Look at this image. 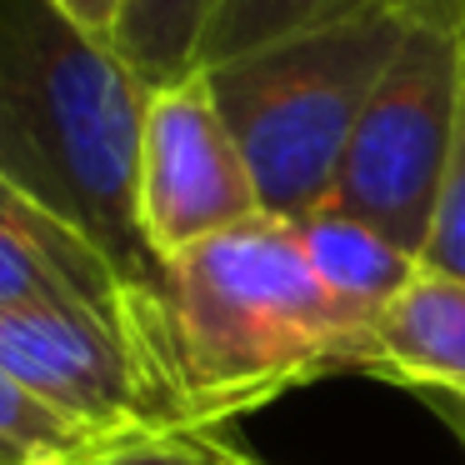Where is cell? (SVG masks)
Here are the masks:
<instances>
[{
    "label": "cell",
    "instance_id": "cell-1",
    "mask_svg": "<svg viewBox=\"0 0 465 465\" xmlns=\"http://www.w3.org/2000/svg\"><path fill=\"white\" fill-rule=\"evenodd\" d=\"M151 91L55 0H0V181L85 231L131 281L165 291L135 215Z\"/></svg>",
    "mask_w": 465,
    "mask_h": 465
},
{
    "label": "cell",
    "instance_id": "cell-2",
    "mask_svg": "<svg viewBox=\"0 0 465 465\" xmlns=\"http://www.w3.org/2000/svg\"><path fill=\"white\" fill-rule=\"evenodd\" d=\"M161 295L195 430L325 375H371V321L315 281L295 221L255 215L175 255Z\"/></svg>",
    "mask_w": 465,
    "mask_h": 465
},
{
    "label": "cell",
    "instance_id": "cell-3",
    "mask_svg": "<svg viewBox=\"0 0 465 465\" xmlns=\"http://www.w3.org/2000/svg\"><path fill=\"white\" fill-rule=\"evenodd\" d=\"M415 15L420 0H391L331 31L295 35L205 71L265 215L301 225L335 201L351 135Z\"/></svg>",
    "mask_w": 465,
    "mask_h": 465
},
{
    "label": "cell",
    "instance_id": "cell-4",
    "mask_svg": "<svg viewBox=\"0 0 465 465\" xmlns=\"http://www.w3.org/2000/svg\"><path fill=\"white\" fill-rule=\"evenodd\" d=\"M465 101V0H420L385 81L351 135L335 211L375 225L420 261Z\"/></svg>",
    "mask_w": 465,
    "mask_h": 465
},
{
    "label": "cell",
    "instance_id": "cell-5",
    "mask_svg": "<svg viewBox=\"0 0 465 465\" xmlns=\"http://www.w3.org/2000/svg\"><path fill=\"white\" fill-rule=\"evenodd\" d=\"M0 371L95 445L195 430L171 335L91 311H0Z\"/></svg>",
    "mask_w": 465,
    "mask_h": 465
},
{
    "label": "cell",
    "instance_id": "cell-6",
    "mask_svg": "<svg viewBox=\"0 0 465 465\" xmlns=\"http://www.w3.org/2000/svg\"><path fill=\"white\" fill-rule=\"evenodd\" d=\"M135 215L161 271L175 255L265 215L255 175L211 95L205 71L151 91L135 175Z\"/></svg>",
    "mask_w": 465,
    "mask_h": 465
},
{
    "label": "cell",
    "instance_id": "cell-7",
    "mask_svg": "<svg viewBox=\"0 0 465 465\" xmlns=\"http://www.w3.org/2000/svg\"><path fill=\"white\" fill-rule=\"evenodd\" d=\"M0 311H91L171 335L165 295L131 281L71 221L0 181Z\"/></svg>",
    "mask_w": 465,
    "mask_h": 465
},
{
    "label": "cell",
    "instance_id": "cell-8",
    "mask_svg": "<svg viewBox=\"0 0 465 465\" xmlns=\"http://www.w3.org/2000/svg\"><path fill=\"white\" fill-rule=\"evenodd\" d=\"M371 375L415 395H465V281L415 275L371 325Z\"/></svg>",
    "mask_w": 465,
    "mask_h": 465
},
{
    "label": "cell",
    "instance_id": "cell-9",
    "mask_svg": "<svg viewBox=\"0 0 465 465\" xmlns=\"http://www.w3.org/2000/svg\"><path fill=\"white\" fill-rule=\"evenodd\" d=\"M295 231H301V245H305V261H311L315 281H321L345 311H355L371 325H375V315L420 275V261H415L411 251H401L391 235H381L375 225L335 211V205L315 211L311 221H301Z\"/></svg>",
    "mask_w": 465,
    "mask_h": 465
},
{
    "label": "cell",
    "instance_id": "cell-10",
    "mask_svg": "<svg viewBox=\"0 0 465 465\" xmlns=\"http://www.w3.org/2000/svg\"><path fill=\"white\" fill-rule=\"evenodd\" d=\"M375 5H391V0H215L211 25L201 35L195 71L231 65L241 55L265 51V45L295 41V35L331 31V25L355 21Z\"/></svg>",
    "mask_w": 465,
    "mask_h": 465
},
{
    "label": "cell",
    "instance_id": "cell-11",
    "mask_svg": "<svg viewBox=\"0 0 465 465\" xmlns=\"http://www.w3.org/2000/svg\"><path fill=\"white\" fill-rule=\"evenodd\" d=\"M215 0H125L115 51L135 65L151 85H171L195 75L201 35L211 25Z\"/></svg>",
    "mask_w": 465,
    "mask_h": 465
},
{
    "label": "cell",
    "instance_id": "cell-12",
    "mask_svg": "<svg viewBox=\"0 0 465 465\" xmlns=\"http://www.w3.org/2000/svg\"><path fill=\"white\" fill-rule=\"evenodd\" d=\"M95 440L55 405L0 371V465H75Z\"/></svg>",
    "mask_w": 465,
    "mask_h": 465
},
{
    "label": "cell",
    "instance_id": "cell-13",
    "mask_svg": "<svg viewBox=\"0 0 465 465\" xmlns=\"http://www.w3.org/2000/svg\"><path fill=\"white\" fill-rule=\"evenodd\" d=\"M75 465H255V455L231 445L221 430H171V435L95 445Z\"/></svg>",
    "mask_w": 465,
    "mask_h": 465
},
{
    "label": "cell",
    "instance_id": "cell-14",
    "mask_svg": "<svg viewBox=\"0 0 465 465\" xmlns=\"http://www.w3.org/2000/svg\"><path fill=\"white\" fill-rule=\"evenodd\" d=\"M420 271L465 281V101H460L450 165H445V181H440V201H435V215H430V235H425V251H420Z\"/></svg>",
    "mask_w": 465,
    "mask_h": 465
},
{
    "label": "cell",
    "instance_id": "cell-15",
    "mask_svg": "<svg viewBox=\"0 0 465 465\" xmlns=\"http://www.w3.org/2000/svg\"><path fill=\"white\" fill-rule=\"evenodd\" d=\"M55 5H61L81 31L101 35V41H115L121 15H125V0H55Z\"/></svg>",
    "mask_w": 465,
    "mask_h": 465
},
{
    "label": "cell",
    "instance_id": "cell-16",
    "mask_svg": "<svg viewBox=\"0 0 465 465\" xmlns=\"http://www.w3.org/2000/svg\"><path fill=\"white\" fill-rule=\"evenodd\" d=\"M420 401L430 405V415L450 430V440L465 450V395H420Z\"/></svg>",
    "mask_w": 465,
    "mask_h": 465
},
{
    "label": "cell",
    "instance_id": "cell-17",
    "mask_svg": "<svg viewBox=\"0 0 465 465\" xmlns=\"http://www.w3.org/2000/svg\"><path fill=\"white\" fill-rule=\"evenodd\" d=\"M255 465H265V460H255Z\"/></svg>",
    "mask_w": 465,
    "mask_h": 465
}]
</instances>
